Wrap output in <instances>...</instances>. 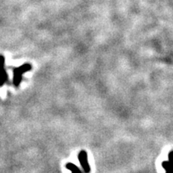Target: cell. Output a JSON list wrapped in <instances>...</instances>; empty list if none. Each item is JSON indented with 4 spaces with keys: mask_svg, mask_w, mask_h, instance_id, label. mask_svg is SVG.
<instances>
[{
    "mask_svg": "<svg viewBox=\"0 0 173 173\" xmlns=\"http://www.w3.org/2000/svg\"><path fill=\"white\" fill-rule=\"evenodd\" d=\"M79 160L85 173L91 172V167L88 161V154L85 151H81L79 154Z\"/></svg>",
    "mask_w": 173,
    "mask_h": 173,
    "instance_id": "6da1fadb",
    "label": "cell"
},
{
    "mask_svg": "<svg viewBox=\"0 0 173 173\" xmlns=\"http://www.w3.org/2000/svg\"><path fill=\"white\" fill-rule=\"evenodd\" d=\"M66 168L68 169V170H70V171H71L72 173H83L82 172H81L80 169L76 165H75L74 164H71V163L67 164Z\"/></svg>",
    "mask_w": 173,
    "mask_h": 173,
    "instance_id": "7a4b0ae2",
    "label": "cell"
}]
</instances>
